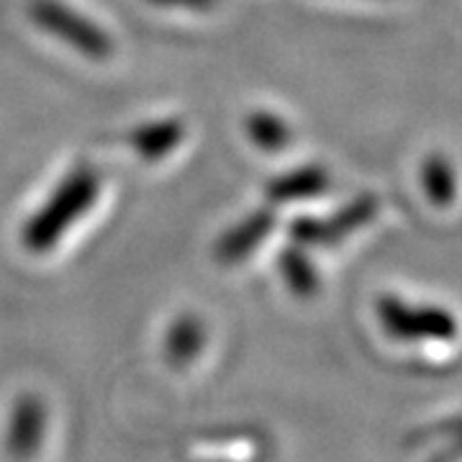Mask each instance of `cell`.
<instances>
[{"label": "cell", "mask_w": 462, "mask_h": 462, "mask_svg": "<svg viewBox=\"0 0 462 462\" xmlns=\"http://www.w3.org/2000/svg\"><path fill=\"white\" fill-rule=\"evenodd\" d=\"M282 267H285V273L291 275V281L298 282V285H303V282L311 278V273H309V267H306V263H303V257L296 254V252H285Z\"/></svg>", "instance_id": "cell-9"}, {"label": "cell", "mask_w": 462, "mask_h": 462, "mask_svg": "<svg viewBox=\"0 0 462 462\" xmlns=\"http://www.w3.org/2000/svg\"><path fill=\"white\" fill-rule=\"evenodd\" d=\"M98 193L100 175L96 167L78 165L69 170L65 180L54 188L50 200L23 226V245L36 252L51 247L62 236V231L72 226L96 203Z\"/></svg>", "instance_id": "cell-1"}, {"label": "cell", "mask_w": 462, "mask_h": 462, "mask_svg": "<svg viewBox=\"0 0 462 462\" xmlns=\"http://www.w3.org/2000/svg\"><path fill=\"white\" fill-rule=\"evenodd\" d=\"M154 5H167V8H193V11H208L218 0H149Z\"/></svg>", "instance_id": "cell-10"}, {"label": "cell", "mask_w": 462, "mask_h": 462, "mask_svg": "<svg viewBox=\"0 0 462 462\" xmlns=\"http://www.w3.org/2000/svg\"><path fill=\"white\" fill-rule=\"evenodd\" d=\"M245 132H247L249 142L254 147L264 149V152L285 149L293 139L291 126L282 121L281 116L270 114V111H252L245 121Z\"/></svg>", "instance_id": "cell-7"}, {"label": "cell", "mask_w": 462, "mask_h": 462, "mask_svg": "<svg viewBox=\"0 0 462 462\" xmlns=\"http://www.w3.org/2000/svg\"><path fill=\"white\" fill-rule=\"evenodd\" d=\"M182 136H185V126L180 118H162V121H149V124L136 126L134 132H129L126 142L142 160L157 162V160H165L172 149L180 147Z\"/></svg>", "instance_id": "cell-5"}, {"label": "cell", "mask_w": 462, "mask_h": 462, "mask_svg": "<svg viewBox=\"0 0 462 462\" xmlns=\"http://www.w3.org/2000/svg\"><path fill=\"white\" fill-rule=\"evenodd\" d=\"M273 214L270 211H254L249 214L242 224H236L234 229L221 239L218 245V254L224 260H239L242 254H247L249 249L257 247L267 236V231L273 229Z\"/></svg>", "instance_id": "cell-6"}, {"label": "cell", "mask_w": 462, "mask_h": 462, "mask_svg": "<svg viewBox=\"0 0 462 462\" xmlns=\"http://www.w3.org/2000/svg\"><path fill=\"white\" fill-rule=\"evenodd\" d=\"M378 211V200L373 196H363V199L352 200L346 208L334 216L331 221H316V218H298L291 226V234L298 242H309V245H319V242H331L339 239L342 234L352 229L365 226Z\"/></svg>", "instance_id": "cell-3"}, {"label": "cell", "mask_w": 462, "mask_h": 462, "mask_svg": "<svg viewBox=\"0 0 462 462\" xmlns=\"http://www.w3.org/2000/svg\"><path fill=\"white\" fill-rule=\"evenodd\" d=\"M29 16L36 21V26L62 39L69 47H75L88 60L100 62L111 57V50H114L111 36L103 32L98 23H93L75 8L65 5L62 0H33Z\"/></svg>", "instance_id": "cell-2"}, {"label": "cell", "mask_w": 462, "mask_h": 462, "mask_svg": "<svg viewBox=\"0 0 462 462\" xmlns=\"http://www.w3.org/2000/svg\"><path fill=\"white\" fill-rule=\"evenodd\" d=\"M329 172L324 167H298L285 175H278L267 182L264 196L273 203H293V200H309L329 190Z\"/></svg>", "instance_id": "cell-4"}, {"label": "cell", "mask_w": 462, "mask_h": 462, "mask_svg": "<svg viewBox=\"0 0 462 462\" xmlns=\"http://www.w3.org/2000/svg\"><path fill=\"white\" fill-rule=\"evenodd\" d=\"M421 182H424V190L430 196L431 203L437 206H447L455 199V172L447 162L445 157H430L424 162V170H421Z\"/></svg>", "instance_id": "cell-8"}]
</instances>
